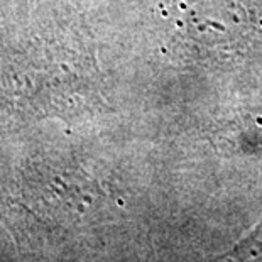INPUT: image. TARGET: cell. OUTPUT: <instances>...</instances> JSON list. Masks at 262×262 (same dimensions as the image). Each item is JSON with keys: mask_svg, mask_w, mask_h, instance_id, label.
<instances>
[{"mask_svg": "<svg viewBox=\"0 0 262 262\" xmlns=\"http://www.w3.org/2000/svg\"><path fill=\"white\" fill-rule=\"evenodd\" d=\"M189 29L205 48L233 51L249 37L250 22L235 0H200L189 10Z\"/></svg>", "mask_w": 262, "mask_h": 262, "instance_id": "6da1fadb", "label": "cell"}]
</instances>
